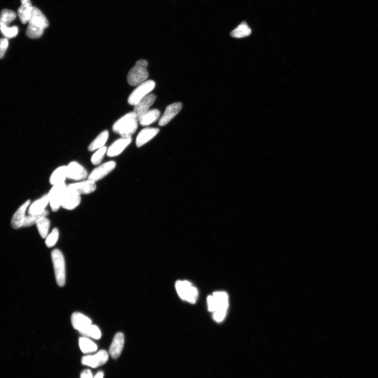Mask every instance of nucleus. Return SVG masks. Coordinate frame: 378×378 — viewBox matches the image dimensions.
Returning a JSON list of instances; mask_svg holds the SVG:
<instances>
[{"label": "nucleus", "instance_id": "nucleus-31", "mask_svg": "<svg viewBox=\"0 0 378 378\" xmlns=\"http://www.w3.org/2000/svg\"><path fill=\"white\" fill-rule=\"evenodd\" d=\"M0 31L5 39H12L16 37L19 32V29L16 26L8 27L5 25L0 26Z\"/></svg>", "mask_w": 378, "mask_h": 378}, {"label": "nucleus", "instance_id": "nucleus-11", "mask_svg": "<svg viewBox=\"0 0 378 378\" xmlns=\"http://www.w3.org/2000/svg\"><path fill=\"white\" fill-rule=\"evenodd\" d=\"M96 183L92 181H80L67 185V190L74 192L80 195L88 194L94 192L96 190Z\"/></svg>", "mask_w": 378, "mask_h": 378}, {"label": "nucleus", "instance_id": "nucleus-32", "mask_svg": "<svg viewBox=\"0 0 378 378\" xmlns=\"http://www.w3.org/2000/svg\"><path fill=\"white\" fill-rule=\"evenodd\" d=\"M107 147L105 146L96 150L91 157L92 164L97 166L102 163L105 155H107Z\"/></svg>", "mask_w": 378, "mask_h": 378}, {"label": "nucleus", "instance_id": "nucleus-27", "mask_svg": "<svg viewBox=\"0 0 378 378\" xmlns=\"http://www.w3.org/2000/svg\"><path fill=\"white\" fill-rule=\"evenodd\" d=\"M35 225L41 237L46 239L49 235L51 226L50 220L47 217L41 218L35 223Z\"/></svg>", "mask_w": 378, "mask_h": 378}, {"label": "nucleus", "instance_id": "nucleus-13", "mask_svg": "<svg viewBox=\"0 0 378 378\" xmlns=\"http://www.w3.org/2000/svg\"><path fill=\"white\" fill-rule=\"evenodd\" d=\"M131 141V137H121L116 140L109 148H107V156L109 157H115L120 155L130 145Z\"/></svg>", "mask_w": 378, "mask_h": 378}, {"label": "nucleus", "instance_id": "nucleus-24", "mask_svg": "<svg viewBox=\"0 0 378 378\" xmlns=\"http://www.w3.org/2000/svg\"><path fill=\"white\" fill-rule=\"evenodd\" d=\"M160 115V112L157 109L149 110L139 119V122L142 126H148L156 122Z\"/></svg>", "mask_w": 378, "mask_h": 378}, {"label": "nucleus", "instance_id": "nucleus-4", "mask_svg": "<svg viewBox=\"0 0 378 378\" xmlns=\"http://www.w3.org/2000/svg\"><path fill=\"white\" fill-rule=\"evenodd\" d=\"M148 65V63L145 60H140L136 62L128 74L127 82L130 86H138L146 82L149 77Z\"/></svg>", "mask_w": 378, "mask_h": 378}, {"label": "nucleus", "instance_id": "nucleus-17", "mask_svg": "<svg viewBox=\"0 0 378 378\" xmlns=\"http://www.w3.org/2000/svg\"><path fill=\"white\" fill-rule=\"evenodd\" d=\"M182 103H175L167 106L159 122L160 126H164L172 121L182 109Z\"/></svg>", "mask_w": 378, "mask_h": 378}, {"label": "nucleus", "instance_id": "nucleus-5", "mask_svg": "<svg viewBox=\"0 0 378 378\" xmlns=\"http://www.w3.org/2000/svg\"><path fill=\"white\" fill-rule=\"evenodd\" d=\"M51 256L57 284L59 286H64L66 282L65 263L64 256L60 250L55 249L52 251Z\"/></svg>", "mask_w": 378, "mask_h": 378}, {"label": "nucleus", "instance_id": "nucleus-2", "mask_svg": "<svg viewBox=\"0 0 378 378\" xmlns=\"http://www.w3.org/2000/svg\"><path fill=\"white\" fill-rule=\"evenodd\" d=\"M26 31L27 37L32 39L40 38L45 29L48 28L49 23L46 16L37 7H33Z\"/></svg>", "mask_w": 378, "mask_h": 378}, {"label": "nucleus", "instance_id": "nucleus-7", "mask_svg": "<svg viewBox=\"0 0 378 378\" xmlns=\"http://www.w3.org/2000/svg\"><path fill=\"white\" fill-rule=\"evenodd\" d=\"M67 185L65 183L53 186L47 194L49 204L53 212L58 211L61 208L63 197L66 191Z\"/></svg>", "mask_w": 378, "mask_h": 378}, {"label": "nucleus", "instance_id": "nucleus-16", "mask_svg": "<svg viewBox=\"0 0 378 378\" xmlns=\"http://www.w3.org/2000/svg\"><path fill=\"white\" fill-rule=\"evenodd\" d=\"M81 202V195L67 190L62 202L61 208L67 210H73Z\"/></svg>", "mask_w": 378, "mask_h": 378}, {"label": "nucleus", "instance_id": "nucleus-1", "mask_svg": "<svg viewBox=\"0 0 378 378\" xmlns=\"http://www.w3.org/2000/svg\"><path fill=\"white\" fill-rule=\"evenodd\" d=\"M208 309L213 313L214 319L217 322H221L226 316L229 307V297L227 293L217 292L213 295L208 296Z\"/></svg>", "mask_w": 378, "mask_h": 378}, {"label": "nucleus", "instance_id": "nucleus-34", "mask_svg": "<svg viewBox=\"0 0 378 378\" xmlns=\"http://www.w3.org/2000/svg\"><path fill=\"white\" fill-rule=\"evenodd\" d=\"M59 231L58 228H54L46 238V244L48 248L55 246L59 240Z\"/></svg>", "mask_w": 378, "mask_h": 378}, {"label": "nucleus", "instance_id": "nucleus-10", "mask_svg": "<svg viewBox=\"0 0 378 378\" xmlns=\"http://www.w3.org/2000/svg\"><path fill=\"white\" fill-rule=\"evenodd\" d=\"M67 178L73 181H83L88 176L86 169L76 161H71L67 166Z\"/></svg>", "mask_w": 378, "mask_h": 378}, {"label": "nucleus", "instance_id": "nucleus-23", "mask_svg": "<svg viewBox=\"0 0 378 378\" xmlns=\"http://www.w3.org/2000/svg\"><path fill=\"white\" fill-rule=\"evenodd\" d=\"M67 176V166L57 168L51 174L50 183L52 186L65 183Z\"/></svg>", "mask_w": 378, "mask_h": 378}, {"label": "nucleus", "instance_id": "nucleus-18", "mask_svg": "<svg viewBox=\"0 0 378 378\" xmlns=\"http://www.w3.org/2000/svg\"><path fill=\"white\" fill-rule=\"evenodd\" d=\"M157 128H146L141 130L136 138V144L138 148L146 145L147 143L157 136L159 132Z\"/></svg>", "mask_w": 378, "mask_h": 378}, {"label": "nucleus", "instance_id": "nucleus-14", "mask_svg": "<svg viewBox=\"0 0 378 378\" xmlns=\"http://www.w3.org/2000/svg\"><path fill=\"white\" fill-rule=\"evenodd\" d=\"M156 98L155 95L149 94L134 106L133 112L138 120L142 115L149 111L150 107L154 103Z\"/></svg>", "mask_w": 378, "mask_h": 378}, {"label": "nucleus", "instance_id": "nucleus-29", "mask_svg": "<svg viewBox=\"0 0 378 378\" xmlns=\"http://www.w3.org/2000/svg\"><path fill=\"white\" fill-rule=\"evenodd\" d=\"M16 17V14L14 11L8 10V9H3L0 14V26H8V25L14 20Z\"/></svg>", "mask_w": 378, "mask_h": 378}, {"label": "nucleus", "instance_id": "nucleus-25", "mask_svg": "<svg viewBox=\"0 0 378 378\" xmlns=\"http://www.w3.org/2000/svg\"><path fill=\"white\" fill-rule=\"evenodd\" d=\"M109 131H103L98 135L91 144H90L88 148V150L92 152L105 147V144L108 139H109Z\"/></svg>", "mask_w": 378, "mask_h": 378}, {"label": "nucleus", "instance_id": "nucleus-15", "mask_svg": "<svg viewBox=\"0 0 378 378\" xmlns=\"http://www.w3.org/2000/svg\"><path fill=\"white\" fill-rule=\"evenodd\" d=\"M30 203V200L26 201L14 213L11 222L13 229L17 230L23 227V224L26 216L25 215L26 211L28 210Z\"/></svg>", "mask_w": 378, "mask_h": 378}, {"label": "nucleus", "instance_id": "nucleus-35", "mask_svg": "<svg viewBox=\"0 0 378 378\" xmlns=\"http://www.w3.org/2000/svg\"><path fill=\"white\" fill-rule=\"evenodd\" d=\"M8 47V39L5 38L0 39V59H2Z\"/></svg>", "mask_w": 378, "mask_h": 378}, {"label": "nucleus", "instance_id": "nucleus-30", "mask_svg": "<svg viewBox=\"0 0 378 378\" xmlns=\"http://www.w3.org/2000/svg\"><path fill=\"white\" fill-rule=\"evenodd\" d=\"M81 334L91 337L95 339H99L101 338L102 333L100 329L95 325H89L82 331L80 332Z\"/></svg>", "mask_w": 378, "mask_h": 378}, {"label": "nucleus", "instance_id": "nucleus-22", "mask_svg": "<svg viewBox=\"0 0 378 378\" xmlns=\"http://www.w3.org/2000/svg\"><path fill=\"white\" fill-rule=\"evenodd\" d=\"M21 5L18 9L17 15L22 24L28 23L30 19L33 6L30 0H21Z\"/></svg>", "mask_w": 378, "mask_h": 378}, {"label": "nucleus", "instance_id": "nucleus-9", "mask_svg": "<svg viewBox=\"0 0 378 378\" xmlns=\"http://www.w3.org/2000/svg\"><path fill=\"white\" fill-rule=\"evenodd\" d=\"M116 167V162L110 161L99 165L94 169L92 172L88 175V180L94 183H96L109 175Z\"/></svg>", "mask_w": 378, "mask_h": 378}, {"label": "nucleus", "instance_id": "nucleus-19", "mask_svg": "<svg viewBox=\"0 0 378 378\" xmlns=\"http://www.w3.org/2000/svg\"><path fill=\"white\" fill-rule=\"evenodd\" d=\"M49 204L48 195L45 194L40 199L30 204L28 210L30 215H40L47 211L46 208Z\"/></svg>", "mask_w": 378, "mask_h": 378}, {"label": "nucleus", "instance_id": "nucleus-20", "mask_svg": "<svg viewBox=\"0 0 378 378\" xmlns=\"http://www.w3.org/2000/svg\"><path fill=\"white\" fill-rule=\"evenodd\" d=\"M125 337L122 332L115 335L110 349V354L113 359H118L123 349Z\"/></svg>", "mask_w": 378, "mask_h": 378}, {"label": "nucleus", "instance_id": "nucleus-26", "mask_svg": "<svg viewBox=\"0 0 378 378\" xmlns=\"http://www.w3.org/2000/svg\"><path fill=\"white\" fill-rule=\"evenodd\" d=\"M252 33V30L246 22H242L237 28L233 30L230 35L232 37L240 39L249 37Z\"/></svg>", "mask_w": 378, "mask_h": 378}, {"label": "nucleus", "instance_id": "nucleus-21", "mask_svg": "<svg viewBox=\"0 0 378 378\" xmlns=\"http://www.w3.org/2000/svg\"><path fill=\"white\" fill-rule=\"evenodd\" d=\"M71 323L74 329L79 332L92 324L91 319L86 316L84 314L76 312L71 316Z\"/></svg>", "mask_w": 378, "mask_h": 378}, {"label": "nucleus", "instance_id": "nucleus-28", "mask_svg": "<svg viewBox=\"0 0 378 378\" xmlns=\"http://www.w3.org/2000/svg\"><path fill=\"white\" fill-rule=\"evenodd\" d=\"M79 347L84 353H91L97 349V346L93 341L86 337H82L79 340Z\"/></svg>", "mask_w": 378, "mask_h": 378}, {"label": "nucleus", "instance_id": "nucleus-33", "mask_svg": "<svg viewBox=\"0 0 378 378\" xmlns=\"http://www.w3.org/2000/svg\"><path fill=\"white\" fill-rule=\"evenodd\" d=\"M49 214V211L47 210L44 213L40 215H26L23 224V227H29L35 224V223L44 217H47Z\"/></svg>", "mask_w": 378, "mask_h": 378}, {"label": "nucleus", "instance_id": "nucleus-6", "mask_svg": "<svg viewBox=\"0 0 378 378\" xmlns=\"http://www.w3.org/2000/svg\"><path fill=\"white\" fill-rule=\"evenodd\" d=\"M176 291L183 300L194 304L198 297V291L191 283L187 281H178L176 283Z\"/></svg>", "mask_w": 378, "mask_h": 378}, {"label": "nucleus", "instance_id": "nucleus-37", "mask_svg": "<svg viewBox=\"0 0 378 378\" xmlns=\"http://www.w3.org/2000/svg\"><path fill=\"white\" fill-rule=\"evenodd\" d=\"M104 374L102 372H98L96 376L94 377V378H104Z\"/></svg>", "mask_w": 378, "mask_h": 378}, {"label": "nucleus", "instance_id": "nucleus-36", "mask_svg": "<svg viewBox=\"0 0 378 378\" xmlns=\"http://www.w3.org/2000/svg\"><path fill=\"white\" fill-rule=\"evenodd\" d=\"M80 378H94L91 371L87 370L84 371L80 375Z\"/></svg>", "mask_w": 378, "mask_h": 378}, {"label": "nucleus", "instance_id": "nucleus-3", "mask_svg": "<svg viewBox=\"0 0 378 378\" xmlns=\"http://www.w3.org/2000/svg\"><path fill=\"white\" fill-rule=\"evenodd\" d=\"M138 122L136 116L132 112L116 121L113 126V130L121 135V137L131 138L138 128Z\"/></svg>", "mask_w": 378, "mask_h": 378}, {"label": "nucleus", "instance_id": "nucleus-8", "mask_svg": "<svg viewBox=\"0 0 378 378\" xmlns=\"http://www.w3.org/2000/svg\"><path fill=\"white\" fill-rule=\"evenodd\" d=\"M156 83L154 80H148L138 85L134 90L128 98L129 105H136L142 98L148 95L155 87Z\"/></svg>", "mask_w": 378, "mask_h": 378}, {"label": "nucleus", "instance_id": "nucleus-12", "mask_svg": "<svg viewBox=\"0 0 378 378\" xmlns=\"http://www.w3.org/2000/svg\"><path fill=\"white\" fill-rule=\"evenodd\" d=\"M109 357V353L106 350H102L95 355L84 357L82 359V363L84 365L95 368L106 363Z\"/></svg>", "mask_w": 378, "mask_h": 378}]
</instances>
